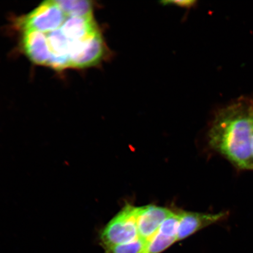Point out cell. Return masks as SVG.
Wrapping results in <instances>:
<instances>
[{"mask_svg": "<svg viewBox=\"0 0 253 253\" xmlns=\"http://www.w3.org/2000/svg\"><path fill=\"white\" fill-rule=\"evenodd\" d=\"M251 150H252V156H253V131L252 132V138H251Z\"/></svg>", "mask_w": 253, "mask_h": 253, "instance_id": "4fadbf2b", "label": "cell"}, {"mask_svg": "<svg viewBox=\"0 0 253 253\" xmlns=\"http://www.w3.org/2000/svg\"><path fill=\"white\" fill-rule=\"evenodd\" d=\"M22 47L30 61L41 66H48L51 52L45 34L36 31H23Z\"/></svg>", "mask_w": 253, "mask_h": 253, "instance_id": "8992f818", "label": "cell"}, {"mask_svg": "<svg viewBox=\"0 0 253 253\" xmlns=\"http://www.w3.org/2000/svg\"><path fill=\"white\" fill-rule=\"evenodd\" d=\"M172 213L167 208L154 205L138 207L137 223L139 237L148 242L156 235L161 224Z\"/></svg>", "mask_w": 253, "mask_h": 253, "instance_id": "5b68a950", "label": "cell"}, {"mask_svg": "<svg viewBox=\"0 0 253 253\" xmlns=\"http://www.w3.org/2000/svg\"><path fill=\"white\" fill-rule=\"evenodd\" d=\"M180 216L177 241L185 239L198 230L224 219L227 213L211 214L182 211Z\"/></svg>", "mask_w": 253, "mask_h": 253, "instance_id": "52a82bcc", "label": "cell"}, {"mask_svg": "<svg viewBox=\"0 0 253 253\" xmlns=\"http://www.w3.org/2000/svg\"><path fill=\"white\" fill-rule=\"evenodd\" d=\"M137 209L126 205L101 231L100 241L105 251L138 238Z\"/></svg>", "mask_w": 253, "mask_h": 253, "instance_id": "7a4b0ae2", "label": "cell"}, {"mask_svg": "<svg viewBox=\"0 0 253 253\" xmlns=\"http://www.w3.org/2000/svg\"><path fill=\"white\" fill-rule=\"evenodd\" d=\"M61 29L71 44L90 39L100 33L93 16L88 17H67Z\"/></svg>", "mask_w": 253, "mask_h": 253, "instance_id": "ba28073f", "label": "cell"}, {"mask_svg": "<svg viewBox=\"0 0 253 253\" xmlns=\"http://www.w3.org/2000/svg\"><path fill=\"white\" fill-rule=\"evenodd\" d=\"M106 52L105 43L100 33L90 39L73 43L69 54L70 68H86L99 64Z\"/></svg>", "mask_w": 253, "mask_h": 253, "instance_id": "277c9868", "label": "cell"}, {"mask_svg": "<svg viewBox=\"0 0 253 253\" xmlns=\"http://www.w3.org/2000/svg\"><path fill=\"white\" fill-rule=\"evenodd\" d=\"M67 17H88L93 16L92 1L86 0L55 1Z\"/></svg>", "mask_w": 253, "mask_h": 253, "instance_id": "9c48e42d", "label": "cell"}, {"mask_svg": "<svg viewBox=\"0 0 253 253\" xmlns=\"http://www.w3.org/2000/svg\"><path fill=\"white\" fill-rule=\"evenodd\" d=\"M106 253H148V242L138 237L134 241L112 247Z\"/></svg>", "mask_w": 253, "mask_h": 253, "instance_id": "30bf717a", "label": "cell"}, {"mask_svg": "<svg viewBox=\"0 0 253 253\" xmlns=\"http://www.w3.org/2000/svg\"><path fill=\"white\" fill-rule=\"evenodd\" d=\"M66 18L55 1H46L18 19L16 24L22 31L32 30L46 34L61 28Z\"/></svg>", "mask_w": 253, "mask_h": 253, "instance_id": "3957f363", "label": "cell"}, {"mask_svg": "<svg viewBox=\"0 0 253 253\" xmlns=\"http://www.w3.org/2000/svg\"><path fill=\"white\" fill-rule=\"evenodd\" d=\"M253 103L242 99L220 111L210 131L211 146L237 169L253 170Z\"/></svg>", "mask_w": 253, "mask_h": 253, "instance_id": "6da1fadb", "label": "cell"}, {"mask_svg": "<svg viewBox=\"0 0 253 253\" xmlns=\"http://www.w3.org/2000/svg\"><path fill=\"white\" fill-rule=\"evenodd\" d=\"M177 241L176 238L171 237L159 232L156 233L148 241V253H161Z\"/></svg>", "mask_w": 253, "mask_h": 253, "instance_id": "8fae6325", "label": "cell"}, {"mask_svg": "<svg viewBox=\"0 0 253 253\" xmlns=\"http://www.w3.org/2000/svg\"><path fill=\"white\" fill-rule=\"evenodd\" d=\"M194 1H170L163 2L164 4L165 5H176L178 6H181V7H189L192 6L194 4Z\"/></svg>", "mask_w": 253, "mask_h": 253, "instance_id": "7c38bea8", "label": "cell"}]
</instances>
